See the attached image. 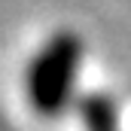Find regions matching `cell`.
Instances as JSON below:
<instances>
[{"label": "cell", "instance_id": "1", "mask_svg": "<svg viewBox=\"0 0 131 131\" xmlns=\"http://www.w3.org/2000/svg\"><path fill=\"white\" fill-rule=\"evenodd\" d=\"M82 64V40L73 31H55L31 58L25 73L28 104L37 116L55 119L61 116L76 92Z\"/></svg>", "mask_w": 131, "mask_h": 131}, {"label": "cell", "instance_id": "2", "mask_svg": "<svg viewBox=\"0 0 131 131\" xmlns=\"http://www.w3.org/2000/svg\"><path fill=\"white\" fill-rule=\"evenodd\" d=\"M79 119L85 131H122L119 128V107L107 95H85L79 101Z\"/></svg>", "mask_w": 131, "mask_h": 131}]
</instances>
